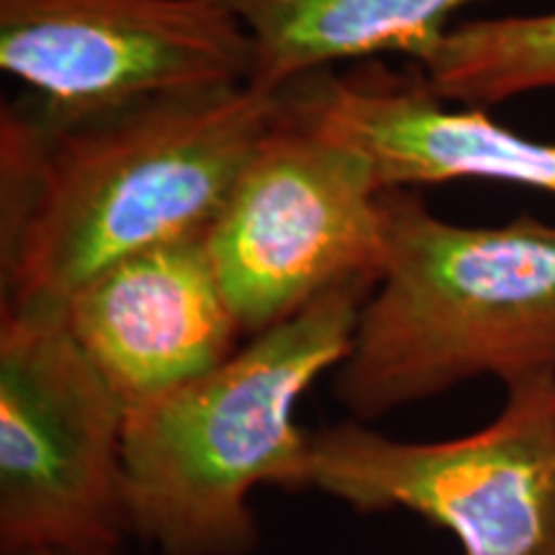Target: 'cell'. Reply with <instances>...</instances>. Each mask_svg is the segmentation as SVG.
Wrapping results in <instances>:
<instances>
[{
  "label": "cell",
  "mask_w": 555,
  "mask_h": 555,
  "mask_svg": "<svg viewBox=\"0 0 555 555\" xmlns=\"http://www.w3.org/2000/svg\"><path fill=\"white\" fill-rule=\"evenodd\" d=\"M414 67L455 106L489 111L555 90V11L457 21Z\"/></svg>",
  "instance_id": "cell-11"
},
{
  "label": "cell",
  "mask_w": 555,
  "mask_h": 555,
  "mask_svg": "<svg viewBox=\"0 0 555 555\" xmlns=\"http://www.w3.org/2000/svg\"><path fill=\"white\" fill-rule=\"evenodd\" d=\"M62 319L127 409L206 376L245 335L204 240L119 260L69 298Z\"/></svg>",
  "instance_id": "cell-9"
},
{
  "label": "cell",
  "mask_w": 555,
  "mask_h": 555,
  "mask_svg": "<svg viewBox=\"0 0 555 555\" xmlns=\"http://www.w3.org/2000/svg\"><path fill=\"white\" fill-rule=\"evenodd\" d=\"M0 547L119 551L127 404L62 317L0 314Z\"/></svg>",
  "instance_id": "cell-4"
},
{
  "label": "cell",
  "mask_w": 555,
  "mask_h": 555,
  "mask_svg": "<svg viewBox=\"0 0 555 555\" xmlns=\"http://www.w3.org/2000/svg\"><path fill=\"white\" fill-rule=\"evenodd\" d=\"M376 283H345L283 319L206 376L127 409L131 530L165 555H245L258 543L247 496L307 489L311 435L294 414L307 388L350 356Z\"/></svg>",
  "instance_id": "cell-3"
},
{
  "label": "cell",
  "mask_w": 555,
  "mask_h": 555,
  "mask_svg": "<svg viewBox=\"0 0 555 555\" xmlns=\"http://www.w3.org/2000/svg\"><path fill=\"white\" fill-rule=\"evenodd\" d=\"M0 67L57 119L249 82L253 50L217 0H0Z\"/></svg>",
  "instance_id": "cell-7"
},
{
  "label": "cell",
  "mask_w": 555,
  "mask_h": 555,
  "mask_svg": "<svg viewBox=\"0 0 555 555\" xmlns=\"http://www.w3.org/2000/svg\"><path fill=\"white\" fill-rule=\"evenodd\" d=\"M307 489L371 512L409 509L463 555H555V378L506 388L491 425L399 442L360 422L311 435Z\"/></svg>",
  "instance_id": "cell-6"
},
{
  "label": "cell",
  "mask_w": 555,
  "mask_h": 555,
  "mask_svg": "<svg viewBox=\"0 0 555 555\" xmlns=\"http://www.w3.org/2000/svg\"><path fill=\"white\" fill-rule=\"evenodd\" d=\"M11 555H124L119 551H103V553H67V551H21ZM165 555V553H163Z\"/></svg>",
  "instance_id": "cell-12"
},
{
  "label": "cell",
  "mask_w": 555,
  "mask_h": 555,
  "mask_svg": "<svg viewBox=\"0 0 555 555\" xmlns=\"http://www.w3.org/2000/svg\"><path fill=\"white\" fill-rule=\"evenodd\" d=\"M278 116V95L249 82L82 119L3 103L0 314L62 317L119 260L204 240Z\"/></svg>",
  "instance_id": "cell-1"
},
{
  "label": "cell",
  "mask_w": 555,
  "mask_h": 555,
  "mask_svg": "<svg viewBox=\"0 0 555 555\" xmlns=\"http://www.w3.org/2000/svg\"><path fill=\"white\" fill-rule=\"evenodd\" d=\"M245 29L249 86L283 88L345 62L401 54L420 65L455 16L486 0H217Z\"/></svg>",
  "instance_id": "cell-10"
},
{
  "label": "cell",
  "mask_w": 555,
  "mask_h": 555,
  "mask_svg": "<svg viewBox=\"0 0 555 555\" xmlns=\"http://www.w3.org/2000/svg\"><path fill=\"white\" fill-rule=\"evenodd\" d=\"M278 101L288 121L363 152L384 189L478 180L555 196V142L442 101L414 65L330 69L283 88Z\"/></svg>",
  "instance_id": "cell-8"
},
{
  "label": "cell",
  "mask_w": 555,
  "mask_h": 555,
  "mask_svg": "<svg viewBox=\"0 0 555 555\" xmlns=\"http://www.w3.org/2000/svg\"><path fill=\"white\" fill-rule=\"evenodd\" d=\"M386 260L360 309L335 397L360 420L494 376L555 378V224H455L384 189Z\"/></svg>",
  "instance_id": "cell-2"
},
{
  "label": "cell",
  "mask_w": 555,
  "mask_h": 555,
  "mask_svg": "<svg viewBox=\"0 0 555 555\" xmlns=\"http://www.w3.org/2000/svg\"><path fill=\"white\" fill-rule=\"evenodd\" d=\"M245 335H260L345 283H378L384 183L363 152L278 116L206 232Z\"/></svg>",
  "instance_id": "cell-5"
}]
</instances>
